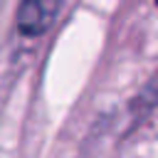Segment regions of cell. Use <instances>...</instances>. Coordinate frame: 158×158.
Here are the masks:
<instances>
[{
    "label": "cell",
    "instance_id": "cell-1",
    "mask_svg": "<svg viewBox=\"0 0 158 158\" xmlns=\"http://www.w3.org/2000/svg\"><path fill=\"white\" fill-rule=\"evenodd\" d=\"M62 0H20L17 7V32L27 40L49 32L59 15Z\"/></svg>",
    "mask_w": 158,
    "mask_h": 158
},
{
    "label": "cell",
    "instance_id": "cell-2",
    "mask_svg": "<svg viewBox=\"0 0 158 158\" xmlns=\"http://www.w3.org/2000/svg\"><path fill=\"white\" fill-rule=\"evenodd\" d=\"M156 5H158V0H156Z\"/></svg>",
    "mask_w": 158,
    "mask_h": 158
}]
</instances>
